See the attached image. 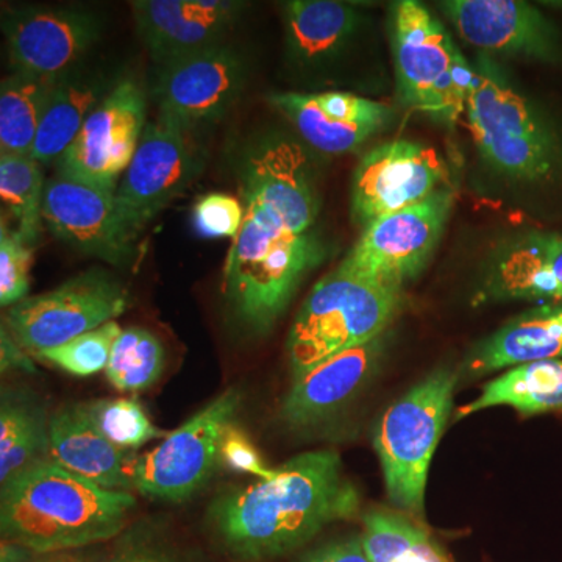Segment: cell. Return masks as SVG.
Returning a JSON list of instances; mask_svg holds the SVG:
<instances>
[{
	"label": "cell",
	"mask_w": 562,
	"mask_h": 562,
	"mask_svg": "<svg viewBox=\"0 0 562 562\" xmlns=\"http://www.w3.org/2000/svg\"><path fill=\"white\" fill-rule=\"evenodd\" d=\"M241 231L224 268L225 301L247 330L266 333L303 279L324 260L313 166L294 140L262 139L239 166Z\"/></svg>",
	"instance_id": "cell-1"
},
{
	"label": "cell",
	"mask_w": 562,
	"mask_h": 562,
	"mask_svg": "<svg viewBox=\"0 0 562 562\" xmlns=\"http://www.w3.org/2000/svg\"><path fill=\"white\" fill-rule=\"evenodd\" d=\"M276 469L272 479L227 492L211 505L214 531L236 560L284 557L328 525L360 513V491L335 450L301 453Z\"/></svg>",
	"instance_id": "cell-2"
},
{
	"label": "cell",
	"mask_w": 562,
	"mask_h": 562,
	"mask_svg": "<svg viewBox=\"0 0 562 562\" xmlns=\"http://www.w3.org/2000/svg\"><path fill=\"white\" fill-rule=\"evenodd\" d=\"M135 505L131 492L103 490L43 460L2 484L0 531L3 542L32 552H72L120 536Z\"/></svg>",
	"instance_id": "cell-3"
},
{
	"label": "cell",
	"mask_w": 562,
	"mask_h": 562,
	"mask_svg": "<svg viewBox=\"0 0 562 562\" xmlns=\"http://www.w3.org/2000/svg\"><path fill=\"white\" fill-rule=\"evenodd\" d=\"M402 290L336 269L313 288L288 335L292 380L319 362L382 336L401 306Z\"/></svg>",
	"instance_id": "cell-4"
},
{
	"label": "cell",
	"mask_w": 562,
	"mask_h": 562,
	"mask_svg": "<svg viewBox=\"0 0 562 562\" xmlns=\"http://www.w3.org/2000/svg\"><path fill=\"white\" fill-rule=\"evenodd\" d=\"M457 372L439 369L384 412L373 432L387 497L397 512L424 516L428 469L453 408Z\"/></svg>",
	"instance_id": "cell-5"
},
{
	"label": "cell",
	"mask_w": 562,
	"mask_h": 562,
	"mask_svg": "<svg viewBox=\"0 0 562 562\" xmlns=\"http://www.w3.org/2000/svg\"><path fill=\"white\" fill-rule=\"evenodd\" d=\"M391 22L403 99L436 121L454 124L468 105L473 69L441 22L422 3H395Z\"/></svg>",
	"instance_id": "cell-6"
},
{
	"label": "cell",
	"mask_w": 562,
	"mask_h": 562,
	"mask_svg": "<svg viewBox=\"0 0 562 562\" xmlns=\"http://www.w3.org/2000/svg\"><path fill=\"white\" fill-rule=\"evenodd\" d=\"M465 111L476 146L494 168L525 180L549 173L553 160L549 133L490 61L473 69Z\"/></svg>",
	"instance_id": "cell-7"
},
{
	"label": "cell",
	"mask_w": 562,
	"mask_h": 562,
	"mask_svg": "<svg viewBox=\"0 0 562 562\" xmlns=\"http://www.w3.org/2000/svg\"><path fill=\"white\" fill-rule=\"evenodd\" d=\"M128 308V291L105 269L91 268L44 294L11 306L7 327L22 349H54L113 322Z\"/></svg>",
	"instance_id": "cell-8"
},
{
	"label": "cell",
	"mask_w": 562,
	"mask_h": 562,
	"mask_svg": "<svg viewBox=\"0 0 562 562\" xmlns=\"http://www.w3.org/2000/svg\"><path fill=\"white\" fill-rule=\"evenodd\" d=\"M241 406V392L228 387L187 424L169 432L160 446L136 458L133 487L146 497L183 502L210 482L224 432Z\"/></svg>",
	"instance_id": "cell-9"
},
{
	"label": "cell",
	"mask_w": 562,
	"mask_h": 562,
	"mask_svg": "<svg viewBox=\"0 0 562 562\" xmlns=\"http://www.w3.org/2000/svg\"><path fill=\"white\" fill-rule=\"evenodd\" d=\"M453 201V192L442 188L427 201L373 221L338 268L402 290L430 260Z\"/></svg>",
	"instance_id": "cell-10"
},
{
	"label": "cell",
	"mask_w": 562,
	"mask_h": 562,
	"mask_svg": "<svg viewBox=\"0 0 562 562\" xmlns=\"http://www.w3.org/2000/svg\"><path fill=\"white\" fill-rule=\"evenodd\" d=\"M43 220L55 238L116 268H132L139 258L138 236L122 220L116 190L52 177L44 188Z\"/></svg>",
	"instance_id": "cell-11"
},
{
	"label": "cell",
	"mask_w": 562,
	"mask_h": 562,
	"mask_svg": "<svg viewBox=\"0 0 562 562\" xmlns=\"http://www.w3.org/2000/svg\"><path fill=\"white\" fill-rule=\"evenodd\" d=\"M187 132L158 116L143 133L135 157L116 190L122 220L136 236L192 183L202 165Z\"/></svg>",
	"instance_id": "cell-12"
},
{
	"label": "cell",
	"mask_w": 562,
	"mask_h": 562,
	"mask_svg": "<svg viewBox=\"0 0 562 562\" xmlns=\"http://www.w3.org/2000/svg\"><path fill=\"white\" fill-rule=\"evenodd\" d=\"M2 31L16 70L61 77L79 68L102 32L98 11L85 5H21L2 11Z\"/></svg>",
	"instance_id": "cell-13"
},
{
	"label": "cell",
	"mask_w": 562,
	"mask_h": 562,
	"mask_svg": "<svg viewBox=\"0 0 562 562\" xmlns=\"http://www.w3.org/2000/svg\"><path fill=\"white\" fill-rule=\"evenodd\" d=\"M146 127V95L135 81H117L57 162L58 176L117 190Z\"/></svg>",
	"instance_id": "cell-14"
},
{
	"label": "cell",
	"mask_w": 562,
	"mask_h": 562,
	"mask_svg": "<svg viewBox=\"0 0 562 562\" xmlns=\"http://www.w3.org/2000/svg\"><path fill=\"white\" fill-rule=\"evenodd\" d=\"M246 58L220 43L160 66L155 98L160 116L184 131L221 120L246 87Z\"/></svg>",
	"instance_id": "cell-15"
},
{
	"label": "cell",
	"mask_w": 562,
	"mask_h": 562,
	"mask_svg": "<svg viewBox=\"0 0 562 562\" xmlns=\"http://www.w3.org/2000/svg\"><path fill=\"white\" fill-rule=\"evenodd\" d=\"M446 166L438 151L408 139L375 147L358 165L351 213L362 227L427 201L442 190Z\"/></svg>",
	"instance_id": "cell-16"
},
{
	"label": "cell",
	"mask_w": 562,
	"mask_h": 562,
	"mask_svg": "<svg viewBox=\"0 0 562 562\" xmlns=\"http://www.w3.org/2000/svg\"><path fill=\"white\" fill-rule=\"evenodd\" d=\"M235 0H136V29L158 65L222 43L247 10Z\"/></svg>",
	"instance_id": "cell-17"
},
{
	"label": "cell",
	"mask_w": 562,
	"mask_h": 562,
	"mask_svg": "<svg viewBox=\"0 0 562 562\" xmlns=\"http://www.w3.org/2000/svg\"><path fill=\"white\" fill-rule=\"evenodd\" d=\"M271 103L305 143L328 155L358 149L391 120L390 106L351 92H277Z\"/></svg>",
	"instance_id": "cell-18"
},
{
	"label": "cell",
	"mask_w": 562,
	"mask_h": 562,
	"mask_svg": "<svg viewBox=\"0 0 562 562\" xmlns=\"http://www.w3.org/2000/svg\"><path fill=\"white\" fill-rule=\"evenodd\" d=\"M383 335L319 362L292 386L281 405V419L294 430H308L346 408L379 368Z\"/></svg>",
	"instance_id": "cell-19"
},
{
	"label": "cell",
	"mask_w": 562,
	"mask_h": 562,
	"mask_svg": "<svg viewBox=\"0 0 562 562\" xmlns=\"http://www.w3.org/2000/svg\"><path fill=\"white\" fill-rule=\"evenodd\" d=\"M462 40L482 49L552 60L558 35L541 11L516 0H449L439 3Z\"/></svg>",
	"instance_id": "cell-20"
},
{
	"label": "cell",
	"mask_w": 562,
	"mask_h": 562,
	"mask_svg": "<svg viewBox=\"0 0 562 562\" xmlns=\"http://www.w3.org/2000/svg\"><path fill=\"white\" fill-rule=\"evenodd\" d=\"M52 461L103 490H132L136 457L110 442L92 424L83 403H70L52 414L49 420Z\"/></svg>",
	"instance_id": "cell-21"
},
{
	"label": "cell",
	"mask_w": 562,
	"mask_h": 562,
	"mask_svg": "<svg viewBox=\"0 0 562 562\" xmlns=\"http://www.w3.org/2000/svg\"><path fill=\"white\" fill-rule=\"evenodd\" d=\"M558 357H562V303H549L520 314L480 344L465 372L484 375Z\"/></svg>",
	"instance_id": "cell-22"
},
{
	"label": "cell",
	"mask_w": 562,
	"mask_h": 562,
	"mask_svg": "<svg viewBox=\"0 0 562 562\" xmlns=\"http://www.w3.org/2000/svg\"><path fill=\"white\" fill-rule=\"evenodd\" d=\"M110 77L94 70L76 68L57 81L46 114L41 122L38 135L31 151L40 165H52L76 140L85 122L99 103L116 87Z\"/></svg>",
	"instance_id": "cell-23"
},
{
	"label": "cell",
	"mask_w": 562,
	"mask_h": 562,
	"mask_svg": "<svg viewBox=\"0 0 562 562\" xmlns=\"http://www.w3.org/2000/svg\"><path fill=\"white\" fill-rule=\"evenodd\" d=\"M495 299L562 303V236L536 235L514 244L490 283Z\"/></svg>",
	"instance_id": "cell-24"
},
{
	"label": "cell",
	"mask_w": 562,
	"mask_h": 562,
	"mask_svg": "<svg viewBox=\"0 0 562 562\" xmlns=\"http://www.w3.org/2000/svg\"><path fill=\"white\" fill-rule=\"evenodd\" d=\"M494 406L532 414L562 412V361L542 360L516 366L484 384L475 401L461 406L457 419Z\"/></svg>",
	"instance_id": "cell-25"
},
{
	"label": "cell",
	"mask_w": 562,
	"mask_h": 562,
	"mask_svg": "<svg viewBox=\"0 0 562 562\" xmlns=\"http://www.w3.org/2000/svg\"><path fill=\"white\" fill-rule=\"evenodd\" d=\"M358 11L335 0L284 3V27L292 57L317 61L341 49L357 31Z\"/></svg>",
	"instance_id": "cell-26"
},
{
	"label": "cell",
	"mask_w": 562,
	"mask_h": 562,
	"mask_svg": "<svg viewBox=\"0 0 562 562\" xmlns=\"http://www.w3.org/2000/svg\"><path fill=\"white\" fill-rule=\"evenodd\" d=\"M60 77L14 70L0 87V151L31 155Z\"/></svg>",
	"instance_id": "cell-27"
},
{
	"label": "cell",
	"mask_w": 562,
	"mask_h": 562,
	"mask_svg": "<svg viewBox=\"0 0 562 562\" xmlns=\"http://www.w3.org/2000/svg\"><path fill=\"white\" fill-rule=\"evenodd\" d=\"M46 409L20 392L3 391L0 405V482L43 461L49 452Z\"/></svg>",
	"instance_id": "cell-28"
},
{
	"label": "cell",
	"mask_w": 562,
	"mask_h": 562,
	"mask_svg": "<svg viewBox=\"0 0 562 562\" xmlns=\"http://www.w3.org/2000/svg\"><path fill=\"white\" fill-rule=\"evenodd\" d=\"M362 525V543L373 562H449L430 532L406 514L372 509Z\"/></svg>",
	"instance_id": "cell-29"
},
{
	"label": "cell",
	"mask_w": 562,
	"mask_h": 562,
	"mask_svg": "<svg viewBox=\"0 0 562 562\" xmlns=\"http://www.w3.org/2000/svg\"><path fill=\"white\" fill-rule=\"evenodd\" d=\"M43 171L31 155H0V195L16 221V232L29 246L38 243L43 232Z\"/></svg>",
	"instance_id": "cell-30"
},
{
	"label": "cell",
	"mask_w": 562,
	"mask_h": 562,
	"mask_svg": "<svg viewBox=\"0 0 562 562\" xmlns=\"http://www.w3.org/2000/svg\"><path fill=\"white\" fill-rule=\"evenodd\" d=\"M165 347L146 328L122 330L111 349L106 379L114 390L138 392L158 382L165 369Z\"/></svg>",
	"instance_id": "cell-31"
},
{
	"label": "cell",
	"mask_w": 562,
	"mask_h": 562,
	"mask_svg": "<svg viewBox=\"0 0 562 562\" xmlns=\"http://www.w3.org/2000/svg\"><path fill=\"white\" fill-rule=\"evenodd\" d=\"M88 416L99 431L122 450H135L166 432L151 424L143 406L131 398L83 403Z\"/></svg>",
	"instance_id": "cell-32"
},
{
	"label": "cell",
	"mask_w": 562,
	"mask_h": 562,
	"mask_svg": "<svg viewBox=\"0 0 562 562\" xmlns=\"http://www.w3.org/2000/svg\"><path fill=\"white\" fill-rule=\"evenodd\" d=\"M121 333L122 328L116 322H109L95 330L77 336L63 346L36 351L35 357L72 375H94L109 366L111 349Z\"/></svg>",
	"instance_id": "cell-33"
},
{
	"label": "cell",
	"mask_w": 562,
	"mask_h": 562,
	"mask_svg": "<svg viewBox=\"0 0 562 562\" xmlns=\"http://www.w3.org/2000/svg\"><path fill=\"white\" fill-rule=\"evenodd\" d=\"M33 247L11 231L5 220L0 225V305L14 306L29 297Z\"/></svg>",
	"instance_id": "cell-34"
},
{
	"label": "cell",
	"mask_w": 562,
	"mask_h": 562,
	"mask_svg": "<svg viewBox=\"0 0 562 562\" xmlns=\"http://www.w3.org/2000/svg\"><path fill=\"white\" fill-rule=\"evenodd\" d=\"M194 227L205 238H233L243 227L244 205L224 192H210L195 203Z\"/></svg>",
	"instance_id": "cell-35"
},
{
	"label": "cell",
	"mask_w": 562,
	"mask_h": 562,
	"mask_svg": "<svg viewBox=\"0 0 562 562\" xmlns=\"http://www.w3.org/2000/svg\"><path fill=\"white\" fill-rule=\"evenodd\" d=\"M220 461L233 472L250 473L258 480L272 479L277 472V469L266 468L254 443L235 425H231L224 432Z\"/></svg>",
	"instance_id": "cell-36"
},
{
	"label": "cell",
	"mask_w": 562,
	"mask_h": 562,
	"mask_svg": "<svg viewBox=\"0 0 562 562\" xmlns=\"http://www.w3.org/2000/svg\"><path fill=\"white\" fill-rule=\"evenodd\" d=\"M106 562H180L155 532L136 527L122 535Z\"/></svg>",
	"instance_id": "cell-37"
},
{
	"label": "cell",
	"mask_w": 562,
	"mask_h": 562,
	"mask_svg": "<svg viewBox=\"0 0 562 562\" xmlns=\"http://www.w3.org/2000/svg\"><path fill=\"white\" fill-rule=\"evenodd\" d=\"M297 562H373L368 552L361 536L325 543L319 549L303 554Z\"/></svg>",
	"instance_id": "cell-38"
},
{
	"label": "cell",
	"mask_w": 562,
	"mask_h": 562,
	"mask_svg": "<svg viewBox=\"0 0 562 562\" xmlns=\"http://www.w3.org/2000/svg\"><path fill=\"white\" fill-rule=\"evenodd\" d=\"M99 558H88L83 553L72 552L36 553L14 543H2L0 562H95Z\"/></svg>",
	"instance_id": "cell-39"
},
{
	"label": "cell",
	"mask_w": 562,
	"mask_h": 562,
	"mask_svg": "<svg viewBox=\"0 0 562 562\" xmlns=\"http://www.w3.org/2000/svg\"><path fill=\"white\" fill-rule=\"evenodd\" d=\"M0 349H2V371H21L25 373H35V366L29 360L27 355L24 353V349L14 341L13 336L5 327H2V335H0Z\"/></svg>",
	"instance_id": "cell-40"
},
{
	"label": "cell",
	"mask_w": 562,
	"mask_h": 562,
	"mask_svg": "<svg viewBox=\"0 0 562 562\" xmlns=\"http://www.w3.org/2000/svg\"><path fill=\"white\" fill-rule=\"evenodd\" d=\"M95 562H106V560H98V561H95Z\"/></svg>",
	"instance_id": "cell-41"
}]
</instances>
